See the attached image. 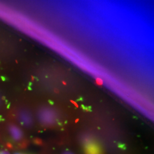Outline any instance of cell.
<instances>
[{"label":"cell","instance_id":"6da1fadb","mask_svg":"<svg viewBox=\"0 0 154 154\" xmlns=\"http://www.w3.org/2000/svg\"><path fill=\"white\" fill-rule=\"evenodd\" d=\"M39 119L45 125L51 126L54 124L55 114L49 109H44L39 112Z\"/></svg>","mask_w":154,"mask_h":154},{"label":"cell","instance_id":"7a4b0ae2","mask_svg":"<svg viewBox=\"0 0 154 154\" xmlns=\"http://www.w3.org/2000/svg\"><path fill=\"white\" fill-rule=\"evenodd\" d=\"M8 131L12 139L16 141L20 142L22 140L23 137V134L22 130L16 125L11 124L8 126Z\"/></svg>","mask_w":154,"mask_h":154},{"label":"cell","instance_id":"3957f363","mask_svg":"<svg viewBox=\"0 0 154 154\" xmlns=\"http://www.w3.org/2000/svg\"><path fill=\"white\" fill-rule=\"evenodd\" d=\"M85 152L86 154H102L101 147L94 142L88 144L85 146Z\"/></svg>","mask_w":154,"mask_h":154},{"label":"cell","instance_id":"277c9868","mask_svg":"<svg viewBox=\"0 0 154 154\" xmlns=\"http://www.w3.org/2000/svg\"><path fill=\"white\" fill-rule=\"evenodd\" d=\"M19 120L21 123L25 126L29 127L32 125V118L31 116L26 111H21L19 113Z\"/></svg>","mask_w":154,"mask_h":154},{"label":"cell","instance_id":"5b68a950","mask_svg":"<svg viewBox=\"0 0 154 154\" xmlns=\"http://www.w3.org/2000/svg\"><path fill=\"white\" fill-rule=\"evenodd\" d=\"M118 147L120 148V149H126V146H125V144H118Z\"/></svg>","mask_w":154,"mask_h":154},{"label":"cell","instance_id":"8992f818","mask_svg":"<svg viewBox=\"0 0 154 154\" xmlns=\"http://www.w3.org/2000/svg\"><path fill=\"white\" fill-rule=\"evenodd\" d=\"M0 154H11L10 152L6 150H4V151H0Z\"/></svg>","mask_w":154,"mask_h":154},{"label":"cell","instance_id":"52a82bcc","mask_svg":"<svg viewBox=\"0 0 154 154\" xmlns=\"http://www.w3.org/2000/svg\"><path fill=\"white\" fill-rule=\"evenodd\" d=\"M62 154H74V153H72L71 151H65L64 152H63Z\"/></svg>","mask_w":154,"mask_h":154},{"label":"cell","instance_id":"ba28073f","mask_svg":"<svg viewBox=\"0 0 154 154\" xmlns=\"http://www.w3.org/2000/svg\"><path fill=\"white\" fill-rule=\"evenodd\" d=\"M97 83H98L100 85H102V83H103L101 79H97Z\"/></svg>","mask_w":154,"mask_h":154},{"label":"cell","instance_id":"9c48e42d","mask_svg":"<svg viewBox=\"0 0 154 154\" xmlns=\"http://www.w3.org/2000/svg\"><path fill=\"white\" fill-rule=\"evenodd\" d=\"M71 102H72V103H73L74 105H75V106H76V107H78V105H77V103H76L75 102H73V101H72H72H71Z\"/></svg>","mask_w":154,"mask_h":154},{"label":"cell","instance_id":"30bf717a","mask_svg":"<svg viewBox=\"0 0 154 154\" xmlns=\"http://www.w3.org/2000/svg\"><path fill=\"white\" fill-rule=\"evenodd\" d=\"M63 84H64V85H66V82H63Z\"/></svg>","mask_w":154,"mask_h":154},{"label":"cell","instance_id":"8fae6325","mask_svg":"<svg viewBox=\"0 0 154 154\" xmlns=\"http://www.w3.org/2000/svg\"><path fill=\"white\" fill-rule=\"evenodd\" d=\"M20 154V153H17V154Z\"/></svg>","mask_w":154,"mask_h":154}]
</instances>
